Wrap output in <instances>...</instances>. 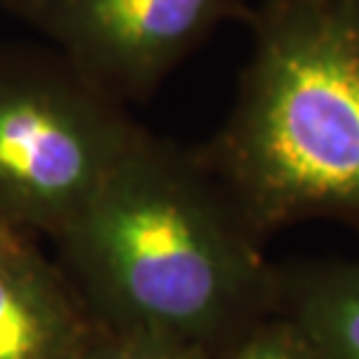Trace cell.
I'll return each mask as SVG.
<instances>
[{
  "label": "cell",
  "instance_id": "cell-1",
  "mask_svg": "<svg viewBox=\"0 0 359 359\" xmlns=\"http://www.w3.org/2000/svg\"><path fill=\"white\" fill-rule=\"evenodd\" d=\"M264 238L203 152L149 131L56 236L98 322L210 353L276 306Z\"/></svg>",
  "mask_w": 359,
  "mask_h": 359
},
{
  "label": "cell",
  "instance_id": "cell-2",
  "mask_svg": "<svg viewBox=\"0 0 359 359\" xmlns=\"http://www.w3.org/2000/svg\"><path fill=\"white\" fill-rule=\"evenodd\" d=\"M201 152L262 236L359 222V0H264L236 105Z\"/></svg>",
  "mask_w": 359,
  "mask_h": 359
},
{
  "label": "cell",
  "instance_id": "cell-3",
  "mask_svg": "<svg viewBox=\"0 0 359 359\" xmlns=\"http://www.w3.org/2000/svg\"><path fill=\"white\" fill-rule=\"evenodd\" d=\"M142 131L61 54H0V229L56 238Z\"/></svg>",
  "mask_w": 359,
  "mask_h": 359
},
{
  "label": "cell",
  "instance_id": "cell-4",
  "mask_svg": "<svg viewBox=\"0 0 359 359\" xmlns=\"http://www.w3.org/2000/svg\"><path fill=\"white\" fill-rule=\"evenodd\" d=\"M245 0H0L124 103L152 91Z\"/></svg>",
  "mask_w": 359,
  "mask_h": 359
},
{
  "label": "cell",
  "instance_id": "cell-5",
  "mask_svg": "<svg viewBox=\"0 0 359 359\" xmlns=\"http://www.w3.org/2000/svg\"><path fill=\"white\" fill-rule=\"evenodd\" d=\"M103 322L28 233L0 243V359H77Z\"/></svg>",
  "mask_w": 359,
  "mask_h": 359
},
{
  "label": "cell",
  "instance_id": "cell-6",
  "mask_svg": "<svg viewBox=\"0 0 359 359\" xmlns=\"http://www.w3.org/2000/svg\"><path fill=\"white\" fill-rule=\"evenodd\" d=\"M273 308L320 359H359V257L278 266Z\"/></svg>",
  "mask_w": 359,
  "mask_h": 359
},
{
  "label": "cell",
  "instance_id": "cell-7",
  "mask_svg": "<svg viewBox=\"0 0 359 359\" xmlns=\"http://www.w3.org/2000/svg\"><path fill=\"white\" fill-rule=\"evenodd\" d=\"M212 359H320V355L294 322L273 308L212 353Z\"/></svg>",
  "mask_w": 359,
  "mask_h": 359
},
{
  "label": "cell",
  "instance_id": "cell-8",
  "mask_svg": "<svg viewBox=\"0 0 359 359\" xmlns=\"http://www.w3.org/2000/svg\"><path fill=\"white\" fill-rule=\"evenodd\" d=\"M77 359H212V353L168 336L103 325Z\"/></svg>",
  "mask_w": 359,
  "mask_h": 359
},
{
  "label": "cell",
  "instance_id": "cell-9",
  "mask_svg": "<svg viewBox=\"0 0 359 359\" xmlns=\"http://www.w3.org/2000/svg\"><path fill=\"white\" fill-rule=\"evenodd\" d=\"M7 233H10V229H0V243H3V238Z\"/></svg>",
  "mask_w": 359,
  "mask_h": 359
}]
</instances>
